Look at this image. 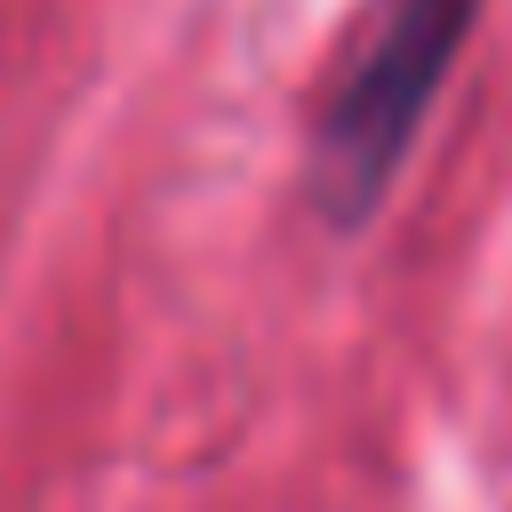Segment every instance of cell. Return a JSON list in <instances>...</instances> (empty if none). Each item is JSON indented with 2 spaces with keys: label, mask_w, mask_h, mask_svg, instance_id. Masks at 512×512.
Listing matches in <instances>:
<instances>
[{
  "label": "cell",
  "mask_w": 512,
  "mask_h": 512,
  "mask_svg": "<svg viewBox=\"0 0 512 512\" xmlns=\"http://www.w3.org/2000/svg\"><path fill=\"white\" fill-rule=\"evenodd\" d=\"M472 16H480V0H384L376 8V24L336 64V80L320 88V112H312L304 184H312L320 224L360 232L384 208L416 128L432 120L448 64L472 40Z\"/></svg>",
  "instance_id": "1"
}]
</instances>
